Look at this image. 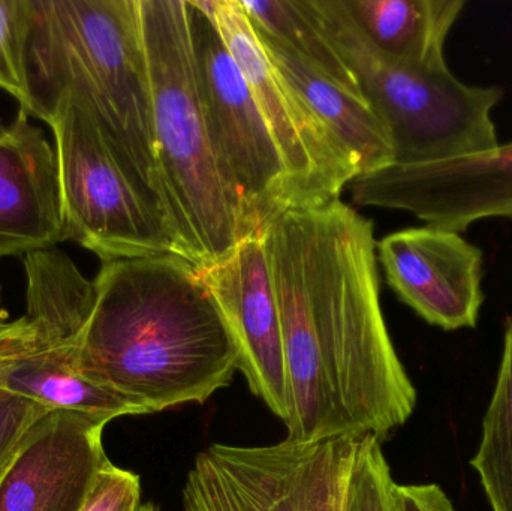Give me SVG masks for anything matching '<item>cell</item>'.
<instances>
[{
    "label": "cell",
    "mask_w": 512,
    "mask_h": 511,
    "mask_svg": "<svg viewBox=\"0 0 512 511\" xmlns=\"http://www.w3.org/2000/svg\"><path fill=\"white\" fill-rule=\"evenodd\" d=\"M141 504L140 476L108 462L80 511H137Z\"/></svg>",
    "instance_id": "obj_24"
},
{
    "label": "cell",
    "mask_w": 512,
    "mask_h": 511,
    "mask_svg": "<svg viewBox=\"0 0 512 511\" xmlns=\"http://www.w3.org/2000/svg\"><path fill=\"white\" fill-rule=\"evenodd\" d=\"M68 240L56 150L18 111L0 122V261Z\"/></svg>",
    "instance_id": "obj_14"
},
{
    "label": "cell",
    "mask_w": 512,
    "mask_h": 511,
    "mask_svg": "<svg viewBox=\"0 0 512 511\" xmlns=\"http://www.w3.org/2000/svg\"><path fill=\"white\" fill-rule=\"evenodd\" d=\"M137 511H161V509H159V507L156 506V504L146 503L141 504L140 509H138Z\"/></svg>",
    "instance_id": "obj_27"
},
{
    "label": "cell",
    "mask_w": 512,
    "mask_h": 511,
    "mask_svg": "<svg viewBox=\"0 0 512 511\" xmlns=\"http://www.w3.org/2000/svg\"><path fill=\"white\" fill-rule=\"evenodd\" d=\"M156 156L174 255L195 267L251 236L213 149L192 48L188 0H140Z\"/></svg>",
    "instance_id": "obj_4"
},
{
    "label": "cell",
    "mask_w": 512,
    "mask_h": 511,
    "mask_svg": "<svg viewBox=\"0 0 512 511\" xmlns=\"http://www.w3.org/2000/svg\"><path fill=\"white\" fill-rule=\"evenodd\" d=\"M26 320L53 347L74 351L95 302V284L56 248L23 257Z\"/></svg>",
    "instance_id": "obj_18"
},
{
    "label": "cell",
    "mask_w": 512,
    "mask_h": 511,
    "mask_svg": "<svg viewBox=\"0 0 512 511\" xmlns=\"http://www.w3.org/2000/svg\"><path fill=\"white\" fill-rule=\"evenodd\" d=\"M385 278L403 303L444 330L474 329L484 303V255L462 234L426 224L378 243Z\"/></svg>",
    "instance_id": "obj_11"
},
{
    "label": "cell",
    "mask_w": 512,
    "mask_h": 511,
    "mask_svg": "<svg viewBox=\"0 0 512 511\" xmlns=\"http://www.w3.org/2000/svg\"><path fill=\"white\" fill-rule=\"evenodd\" d=\"M108 423L53 410L27 431L0 473V511H80L110 462L102 443Z\"/></svg>",
    "instance_id": "obj_12"
},
{
    "label": "cell",
    "mask_w": 512,
    "mask_h": 511,
    "mask_svg": "<svg viewBox=\"0 0 512 511\" xmlns=\"http://www.w3.org/2000/svg\"><path fill=\"white\" fill-rule=\"evenodd\" d=\"M24 0H0V89L23 104Z\"/></svg>",
    "instance_id": "obj_23"
},
{
    "label": "cell",
    "mask_w": 512,
    "mask_h": 511,
    "mask_svg": "<svg viewBox=\"0 0 512 511\" xmlns=\"http://www.w3.org/2000/svg\"><path fill=\"white\" fill-rule=\"evenodd\" d=\"M282 323L289 440L379 441L417 390L391 341L372 221L342 201L292 209L264 230Z\"/></svg>",
    "instance_id": "obj_1"
},
{
    "label": "cell",
    "mask_w": 512,
    "mask_h": 511,
    "mask_svg": "<svg viewBox=\"0 0 512 511\" xmlns=\"http://www.w3.org/2000/svg\"><path fill=\"white\" fill-rule=\"evenodd\" d=\"M400 511H456L438 485H396Z\"/></svg>",
    "instance_id": "obj_26"
},
{
    "label": "cell",
    "mask_w": 512,
    "mask_h": 511,
    "mask_svg": "<svg viewBox=\"0 0 512 511\" xmlns=\"http://www.w3.org/2000/svg\"><path fill=\"white\" fill-rule=\"evenodd\" d=\"M358 441L286 438L271 446L212 444L207 450L259 511H346Z\"/></svg>",
    "instance_id": "obj_13"
},
{
    "label": "cell",
    "mask_w": 512,
    "mask_h": 511,
    "mask_svg": "<svg viewBox=\"0 0 512 511\" xmlns=\"http://www.w3.org/2000/svg\"><path fill=\"white\" fill-rule=\"evenodd\" d=\"M254 30L277 71L354 156L360 176L396 164L390 132L366 98L328 80L279 39L258 27L254 26Z\"/></svg>",
    "instance_id": "obj_15"
},
{
    "label": "cell",
    "mask_w": 512,
    "mask_h": 511,
    "mask_svg": "<svg viewBox=\"0 0 512 511\" xmlns=\"http://www.w3.org/2000/svg\"><path fill=\"white\" fill-rule=\"evenodd\" d=\"M54 134L68 240L102 263L174 254L161 216L144 197L95 117L63 99L47 119Z\"/></svg>",
    "instance_id": "obj_6"
},
{
    "label": "cell",
    "mask_w": 512,
    "mask_h": 511,
    "mask_svg": "<svg viewBox=\"0 0 512 511\" xmlns=\"http://www.w3.org/2000/svg\"><path fill=\"white\" fill-rule=\"evenodd\" d=\"M207 5L279 147L294 209L339 201L343 189L360 177L354 156L268 59L239 0H207Z\"/></svg>",
    "instance_id": "obj_8"
},
{
    "label": "cell",
    "mask_w": 512,
    "mask_h": 511,
    "mask_svg": "<svg viewBox=\"0 0 512 511\" xmlns=\"http://www.w3.org/2000/svg\"><path fill=\"white\" fill-rule=\"evenodd\" d=\"M23 75L20 110L84 105L170 233L140 0H24Z\"/></svg>",
    "instance_id": "obj_3"
},
{
    "label": "cell",
    "mask_w": 512,
    "mask_h": 511,
    "mask_svg": "<svg viewBox=\"0 0 512 511\" xmlns=\"http://www.w3.org/2000/svg\"><path fill=\"white\" fill-rule=\"evenodd\" d=\"M197 269L227 320L249 390L285 422L288 378L282 323L264 234L243 239L221 260Z\"/></svg>",
    "instance_id": "obj_10"
},
{
    "label": "cell",
    "mask_w": 512,
    "mask_h": 511,
    "mask_svg": "<svg viewBox=\"0 0 512 511\" xmlns=\"http://www.w3.org/2000/svg\"><path fill=\"white\" fill-rule=\"evenodd\" d=\"M47 408L23 396L0 390V473L11 461L33 423Z\"/></svg>",
    "instance_id": "obj_25"
},
{
    "label": "cell",
    "mask_w": 512,
    "mask_h": 511,
    "mask_svg": "<svg viewBox=\"0 0 512 511\" xmlns=\"http://www.w3.org/2000/svg\"><path fill=\"white\" fill-rule=\"evenodd\" d=\"M251 23L279 39L328 80L363 96L357 77L307 11L304 0H239Z\"/></svg>",
    "instance_id": "obj_19"
},
{
    "label": "cell",
    "mask_w": 512,
    "mask_h": 511,
    "mask_svg": "<svg viewBox=\"0 0 512 511\" xmlns=\"http://www.w3.org/2000/svg\"><path fill=\"white\" fill-rule=\"evenodd\" d=\"M0 390L23 396L47 410L72 411L105 423L120 417L146 416L134 402L86 377L68 350L48 344L35 329L26 347L0 366Z\"/></svg>",
    "instance_id": "obj_16"
},
{
    "label": "cell",
    "mask_w": 512,
    "mask_h": 511,
    "mask_svg": "<svg viewBox=\"0 0 512 511\" xmlns=\"http://www.w3.org/2000/svg\"><path fill=\"white\" fill-rule=\"evenodd\" d=\"M352 20L378 50L409 65L441 68L445 42L463 0H342Z\"/></svg>",
    "instance_id": "obj_17"
},
{
    "label": "cell",
    "mask_w": 512,
    "mask_h": 511,
    "mask_svg": "<svg viewBox=\"0 0 512 511\" xmlns=\"http://www.w3.org/2000/svg\"><path fill=\"white\" fill-rule=\"evenodd\" d=\"M360 206L403 210L462 233L475 222L512 218V143L432 164H393L352 182Z\"/></svg>",
    "instance_id": "obj_9"
},
{
    "label": "cell",
    "mask_w": 512,
    "mask_h": 511,
    "mask_svg": "<svg viewBox=\"0 0 512 511\" xmlns=\"http://www.w3.org/2000/svg\"><path fill=\"white\" fill-rule=\"evenodd\" d=\"M72 351L86 377L146 414L204 404L239 372L227 320L197 267L179 255L102 264Z\"/></svg>",
    "instance_id": "obj_2"
},
{
    "label": "cell",
    "mask_w": 512,
    "mask_h": 511,
    "mask_svg": "<svg viewBox=\"0 0 512 511\" xmlns=\"http://www.w3.org/2000/svg\"><path fill=\"white\" fill-rule=\"evenodd\" d=\"M396 485L381 441L375 437L361 438L346 511H400Z\"/></svg>",
    "instance_id": "obj_22"
},
{
    "label": "cell",
    "mask_w": 512,
    "mask_h": 511,
    "mask_svg": "<svg viewBox=\"0 0 512 511\" xmlns=\"http://www.w3.org/2000/svg\"><path fill=\"white\" fill-rule=\"evenodd\" d=\"M304 5L387 126L396 164L450 161L499 146L492 114L504 98L502 89L463 83L448 66L427 68L387 56L361 32L342 0Z\"/></svg>",
    "instance_id": "obj_5"
},
{
    "label": "cell",
    "mask_w": 512,
    "mask_h": 511,
    "mask_svg": "<svg viewBox=\"0 0 512 511\" xmlns=\"http://www.w3.org/2000/svg\"><path fill=\"white\" fill-rule=\"evenodd\" d=\"M183 511H259L248 492L204 450L183 486Z\"/></svg>",
    "instance_id": "obj_21"
},
{
    "label": "cell",
    "mask_w": 512,
    "mask_h": 511,
    "mask_svg": "<svg viewBox=\"0 0 512 511\" xmlns=\"http://www.w3.org/2000/svg\"><path fill=\"white\" fill-rule=\"evenodd\" d=\"M201 99L222 177L251 236L294 209L288 171L251 86L228 50L207 0H188Z\"/></svg>",
    "instance_id": "obj_7"
},
{
    "label": "cell",
    "mask_w": 512,
    "mask_h": 511,
    "mask_svg": "<svg viewBox=\"0 0 512 511\" xmlns=\"http://www.w3.org/2000/svg\"><path fill=\"white\" fill-rule=\"evenodd\" d=\"M493 511H512V318L483 438L471 461Z\"/></svg>",
    "instance_id": "obj_20"
}]
</instances>
